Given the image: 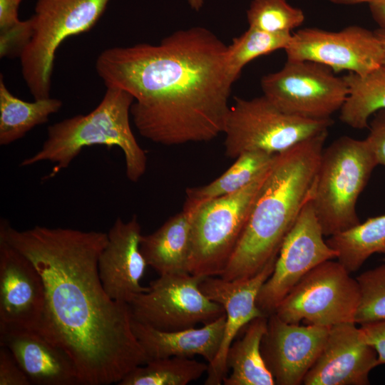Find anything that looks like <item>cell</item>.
Masks as SVG:
<instances>
[{"label":"cell","instance_id":"cell-1","mask_svg":"<svg viewBox=\"0 0 385 385\" xmlns=\"http://www.w3.org/2000/svg\"><path fill=\"white\" fill-rule=\"evenodd\" d=\"M0 239L40 273L45 299L34 331L70 356L81 385L118 384L149 361L133 332L129 304L112 299L100 279L106 232L40 225L18 230L3 220Z\"/></svg>","mask_w":385,"mask_h":385},{"label":"cell","instance_id":"cell-2","mask_svg":"<svg viewBox=\"0 0 385 385\" xmlns=\"http://www.w3.org/2000/svg\"><path fill=\"white\" fill-rule=\"evenodd\" d=\"M227 46L202 26L173 32L158 44L105 49L96 69L106 87L124 90L134 101L138 133L161 145L210 141L224 128L235 81Z\"/></svg>","mask_w":385,"mask_h":385},{"label":"cell","instance_id":"cell-3","mask_svg":"<svg viewBox=\"0 0 385 385\" xmlns=\"http://www.w3.org/2000/svg\"><path fill=\"white\" fill-rule=\"evenodd\" d=\"M328 130L276 155L237 245L220 277H250L277 257L282 243L312 195Z\"/></svg>","mask_w":385,"mask_h":385},{"label":"cell","instance_id":"cell-4","mask_svg":"<svg viewBox=\"0 0 385 385\" xmlns=\"http://www.w3.org/2000/svg\"><path fill=\"white\" fill-rule=\"evenodd\" d=\"M134 98L127 91L106 87L99 104L88 114L65 118L48 127L41 148L24 158L19 165L41 162L54 164L53 177L67 168L86 147L103 145L118 147L124 155L125 174L137 182L147 169L145 151L138 144L130 126V108Z\"/></svg>","mask_w":385,"mask_h":385},{"label":"cell","instance_id":"cell-5","mask_svg":"<svg viewBox=\"0 0 385 385\" xmlns=\"http://www.w3.org/2000/svg\"><path fill=\"white\" fill-rule=\"evenodd\" d=\"M377 165L366 139L342 136L324 148L311 201L324 236L360 223L356 202Z\"/></svg>","mask_w":385,"mask_h":385},{"label":"cell","instance_id":"cell-6","mask_svg":"<svg viewBox=\"0 0 385 385\" xmlns=\"http://www.w3.org/2000/svg\"><path fill=\"white\" fill-rule=\"evenodd\" d=\"M111 0H37L32 36L19 55L23 78L35 100L49 98L56 50L67 38L89 31Z\"/></svg>","mask_w":385,"mask_h":385},{"label":"cell","instance_id":"cell-7","mask_svg":"<svg viewBox=\"0 0 385 385\" xmlns=\"http://www.w3.org/2000/svg\"><path fill=\"white\" fill-rule=\"evenodd\" d=\"M270 166L244 188L210 200L193 212L189 273L203 277L221 276Z\"/></svg>","mask_w":385,"mask_h":385},{"label":"cell","instance_id":"cell-8","mask_svg":"<svg viewBox=\"0 0 385 385\" xmlns=\"http://www.w3.org/2000/svg\"><path fill=\"white\" fill-rule=\"evenodd\" d=\"M332 123V118L315 120L285 113L264 96L235 98L223 131L225 153L230 158L252 151L279 154L328 130Z\"/></svg>","mask_w":385,"mask_h":385},{"label":"cell","instance_id":"cell-9","mask_svg":"<svg viewBox=\"0 0 385 385\" xmlns=\"http://www.w3.org/2000/svg\"><path fill=\"white\" fill-rule=\"evenodd\" d=\"M360 302L356 279L338 261H325L309 271L283 299L275 313L282 320H304L322 327L355 322Z\"/></svg>","mask_w":385,"mask_h":385},{"label":"cell","instance_id":"cell-10","mask_svg":"<svg viewBox=\"0 0 385 385\" xmlns=\"http://www.w3.org/2000/svg\"><path fill=\"white\" fill-rule=\"evenodd\" d=\"M263 96L282 112L321 120L340 111L349 93L348 83L329 67L309 61H288L264 76Z\"/></svg>","mask_w":385,"mask_h":385},{"label":"cell","instance_id":"cell-11","mask_svg":"<svg viewBox=\"0 0 385 385\" xmlns=\"http://www.w3.org/2000/svg\"><path fill=\"white\" fill-rule=\"evenodd\" d=\"M203 278L189 272L160 275L128 304L132 318L167 332L217 319L225 314V309L202 292L200 283Z\"/></svg>","mask_w":385,"mask_h":385},{"label":"cell","instance_id":"cell-12","mask_svg":"<svg viewBox=\"0 0 385 385\" xmlns=\"http://www.w3.org/2000/svg\"><path fill=\"white\" fill-rule=\"evenodd\" d=\"M324 236L310 199L284 237L273 272L259 292L257 305L264 314L274 313L287 294L313 268L337 258V252L329 246Z\"/></svg>","mask_w":385,"mask_h":385},{"label":"cell","instance_id":"cell-13","mask_svg":"<svg viewBox=\"0 0 385 385\" xmlns=\"http://www.w3.org/2000/svg\"><path fill=\"white\" fill-rule=\"evenodd\" d=\"M288 61H309L334 73L364 76L384 65L382 44L374 31L351 25L339 31L306 28L292 34L284 48Z\"/></svg>","mask_w":385,"mask_h":385},{"label":"cell","instance_id":"cell-14","mask_svg":"<svg viewBox=\"0 0 385 385\" xmlns=\"http://www.w3.org/2000/svg\"><path fill=\"white\" fill-rule=\"evenodd\" d=\"M330 327L289 323L275 313L268 316L260 349L275 384H303L325 344Z\"/></svg>","mask_w":385,"mask_h":385},{"label":"cell","instance_id":"cell-15","mask_svg":"<svg viewBox=\"0 0 385 385\" xmlns=\"http://www.w3.org/2000/svg\"><path fill=\"white\" fill-rule=\"evenodd\" d=\"M277 258L270 260L256 274L244 279L227 280L220 277H205L200 283L202 292L221 304L225 312L222 341L214 360L208 364L205 385H220L227 376V351L240 330L252 319L267 316L257 305L259 292L273 272Z\"/></svg>","mask_w":385,"mask_h":385},{"label":"cell","instance_id":"cell-16","mask_svg":"<svg viewBox=\"0 0 385 385\" xmlns=\"http://www.w3.org/2000/svg\"><path fill=\"white\" fill-rule=\"evenodd\" d=\"M379 366L377 354L363 339L355 322L332 326L305 385H368L371 371Z\"/></svg>","mask_w":385,"mask_h":385},{"label":"cell","instance_id":"cell-17","mask_svg":"<svg viewBox=\"0 0 385 385\" xmlns=\"http://www.w3.org/2000/svg\"><path fill=\"white\" fill-rule=\"evenodd\" d=\"M44 299L43 279L34 263L0 239V326L35 330Z\"/></svg>","mask_w":385,"mask_h":385},{"label":"cell","instance_id":"cell-18","mask_svg":"<svg viewBox=\"0 0 385 385\" xmlns=\"http://www.w3.org/2000/svg\"><path fill=\"white\" fill-rule=\"evenodd\" d=\"M107 234L98 261L100 279L112 299L129 304L148 288L140 284L148 266L140 250L141 226L136 215L118 217Z\"/></svg>","mask_w":385,"mask_h":385},{"label":"cell","instance_id":"cell-19","mask_svg":"<svg viewBox=\"0 0 385 385\" xmlns=\"http://www.w3.org/2000/svg\"><path fill=\"white\" fill-rule=\"evenodd\" d=\"M0 345L11 352L31 384L81 385L70 356L34 330L0 326Z\"/></svg>","mask_w":385,"mask_h":385},{"label":"cell","instance_id":"cell-20","mask_svg":"<svg viewBox=\"0 0 385 385\" xmlns=\"http://www.w3.org/2000/svg\"><path fill=\"white\" fill-rule=\"evenodd\" d=\"M225 314L200 328L161 331L132 318L133 332L149 360L172 356H202L208 364L217 356L225 327Z\"/></svg>","mask_w":385,"mask_h":385},{"label":"cell","instance_id":"cell-21","mask_svg":"<svg viewBox=\"0 0 385 385\" xmlns=\"http://www.w3.org/2000/svg\"><path fill=\"white\" fill-rule=\"evenodd\" d=\"M192 216L183 209L153 233L142 235L141 252L160 275L189 272Z\"/></svg>","mask_w":385,"mask_h":385},{"label":"cell","instance_id":"cell-22","mask_svg":"<svg viewBox=\"0 0 385 385\" xmlns=\"http://www.w3.org/2000/svg\"><path fill=\"white\" fill-rule=\"evenodd\" d=\"M268 316L252 319L241 338L230 345L226 365L231 373L225 385H274L275 381L263 359L260 344L266 332Z\"/></svg>","mask_w":385,"mask_h":385},{"label":"cell","instance_id":"cell-23","mask_svg":"<svg viewBox=\"0 0 385 385\" xmlns=\"http://www.w3.org/2000/svg\"><path fill=\"white\" fill-rule=\"evenodd\" d=\"M277 155L261 151L240 154L224 173L210 183L188 188L183 209L194 212L210 200L240 190L263 173Z\"/></svg>","mask_w":385,"mask_h":385},{"label":"cell","instance_id":"cell-24","mask_svg":"<svg viewBox=\"0 0 385 385\" xmlns=\"http://www.w3.org/2000/svg\"><path fill=\"white\" fill-rule=\"evenodd\" d=\"M63 103L54 98L23 101L13 95L0 78V145H7L23 138L34 127L46 123L58 112Z\"/></svg>","mask_w":385,"mask_h":385},{"label":"cell","instance_id":"cell-25","mask_svg":"<svg viewBox=\"0 0 385 385\" xmlns=\"http://www.w3.org/2000/svg\"><path fill=\"white\" fill-rule=\"evenodd\" d=\"M344 78L349 93L339 111V118L355 129L368 128L371 116L385 110V65L364 76L348 73Z\"/></svg>","mask_w":385,"mask_h":385},{"label":"cell","instance_id":"cell-26","mask_svg":"<svg viewBox=\"0 0 385 385\" xmlns=\"http://www.w3.org/2000/svg\"><path fill=\"white\" fill-rule=\"evenodd\" d=\"M326 242L337 252V261L350 273L356 272L374 254L385 255V215L370 217Z\"/></svg>","mask_w":385,"mask_h":385},{"label":"cell","instance_id":"cell-27","mask_svg":"<svg viewBox=\"0 0 385 385\" xmlns=\"http://www.w3.org/2000/svg\"><path fill=\"white\" fill-rule=\"evenodd\" d=\"M208 364L190 357L172 356L149 360L133 369L118 385H186L207 372Z\"/></svg>","mask_w":385,"mask_h":385},{"label":"cell","instance_id":"cell-28","mask_svg":"<svg viewBox=\"0 0 385 385\" xmlns=\"http://www.w3.org/2000/svg\"><path fill=\"white\" fill-rule=\"evenodd\" d=\"M292 33H270L249 27L227 46V61L233 79L236 81L242 68L254 59L288 46Z\"/></svg>","mask_w":385,"mask_h":385},{"label":"cell","instance_id":"cell-29","mask_svg":"<svg viewBox=\"0 0 385 385\" xmlns=\"http://www.w3.org/2000/svg\"><path fill=\"white\" fill-rule=\"evenodd\" d=\"M249 27L278 34L291 33L305 19L303 11L287 0H252L247 11Z\"/></svg>","mask_w":385,"mask_h":385},{"label":"cell","instance_id":"cell-30","mask_svg":"<svg viewBox=\"0 0 385 385\" xmlns=\"http://www.w3.org/2000/svg\"><path fill=\"white\" fill-rule=\"evenodd\" d=\"M356 279L360 302L355 323L362 324L385 319V264L364 272Z\"/></svg>","mask_w":385,"mask_h":385},{"label":"cell","instance_id":"cell-31","mask_svg":"<svg viewBox=\"0 0 385 385\" xmlns=\"http://www.w3.org/2000/svg\"><path fill=\"white\" fill-rule=\"evenodd\" d=\"M0 385H31L11 352L0 345Z\"/></svg>","mask_w":385,"mask_h":385},{"label":"cell","instance_id":"cell-32","mask_svg":"<svg viewBox=\"0 0 385 385\" xmlns=\"http://www.w3.org/2000/svg\"><path fill=\"white\" fill-rule=\"evenodd\" d=\"M365 138L373 151L378 165L385 167V110L377 111L369 123Z\"/></svg>","mask_w":385,"mask_h":385},{"label":"cell","instance_id":"cell-33","mask_svg":"<svg viewBox=\"0 0 385 385\" xmlns=\"http://www.w3.org/2000/svg\"><path fill=\"white\" fill-rule=\"evenodd\" d=\"M359 328L364 342L376 351L378 364H385V319L362 324Z\"/></svg>","mask_w":385,"mask_h":385},{"label":"cell","instance_id":"cell-34","mask_svg":"<svg viewBox=\"0 0 385 385\" xmlns=\"http://www.w3.org/2000/svg\"><path fill=\"white\" fill-rule=\"evenodd\" d=\"M22 0H0V29L19 20L18 11Z\"/></svg>","mask_w":385,"mask_h":385},{"label":"cell","instance_id":"cell-35","mask_svg":"<svg viewBox=\"0 0 385 385\" xmlns=\"http://www.w3.org/2000/svg\"><path fill=\"white\" fill-rule=\"evenodd\" d=\"M369 11L379 29L385 31V0H376L369 4Z\"/></svg>","mask_w":385,"mask_h":385},{"label":"cell","instance_id":"cell-36","mask_svg":"<svg viewBox=\"0 0 385 385\" xmlns=\"http://www.w3.org/2000/svg\"><path fill=\"white\" fill-rule=\"evenodd\" d=\"M331 3L340 5H354L362 3H371L376 0H326Z\"/></svg>","mask_w":385,"mask_h":385},{"label":"cell","instance_id":"cell-37","mask_svg":"<svg viewBox=\"0 0 385 385\" xmlns=\"http://www.w3.org/2000/svg\"><path fill=\"white\" fill-rule=\"evenodd\" d=\"M190 8L195 11H199L203 6L205 0H187Z\"/></svg>","mask_w":385,"mask_h":385},{"label":"cell","instance_id":"cell-38","mask_svg":"<svg viewBox=\"0 0 385 385\" xmlns=\"http://www.w3.org/2000/svg\"><path fill=\"white\" fill-rule=\"evenodd\" d=\"M379 39L380 40L384 52V65H385V31L378 29L375 31Z\"/></svg>","mask_w":385,"mask_h":385}]
</instances>
